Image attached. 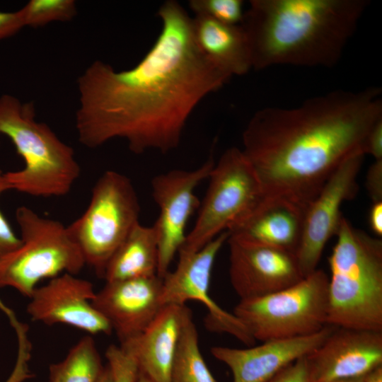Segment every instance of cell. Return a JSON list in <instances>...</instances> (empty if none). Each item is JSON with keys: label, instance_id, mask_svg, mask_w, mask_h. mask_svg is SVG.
I'll list each match as a JSON object with an SVG mask.
<instances>
[{"label": "cell", "instance_id": "cell-1", "mask_svg": "<svg viewBox=\"0 0 382 382\" xmlns=\"http://www.w3.org/2000/svg\"><path fill=\"white\" fill-rule=\"evenodd\" d=\"M157 14L160 33L137 65L117 71L96 60L79 77L76 129L83 146L122 139L137 154L168 153L197 105L231 78L201 52L180 3L166 1Z\"/></svg>", "mask_w": 382, "mask_h": 382}, {"label": "cell", "instance_id": "cell-2", "mask_svg": "<svg viewBox=\"0 0 382 382\" xmlns=\"http://www.w3.org/2000/svg\"><path fill=\"white\" fill-rule=\"evenodd\" d=\"M381 96L375 87L338 90L294 108L255 112L243 132L241 150L265 195L308 206L342 161L363 151L366 135L382 119Z\"/></svg>", "mask_w": 382, "mask_h": 382}, {"label": "cell", "instance_id": "cell-3", "mask_svg": "<svg viewBox=\"0 0 382 382\" xmlns=\"http://www.w3.org/2000/svg\"><path fill=\"white\" fill-rule=\"evenodd\" d=\"M369 4L367 0H250L240 25L253 69L335 65Z\"/></svg>", "mask_w": 382, "mask_h": 382}, {"label": "cell", "instance_id": "cell-4", "mask_svg": "<svg viewBox=\"0 0 382 382\" xmlns=\"http://www.w3.org/2000/svg\"><path fill=\"white\" fill-rule=\"evenodd\" d=\"M328 257L327 325L382 332V241L342 217Z\"/></svg>", "mask_w": 382, "mask_h": 382}, {"label": "cell", "instance_id": "cell-5", "mask_svg": "<svg viewBox=\"0 0 382 382\" xmlns=\"http://www.w3.org/2000/svg\"><path fill=\"white\" fill-rule=\"evenodd\" d=\"M33 102L0 97V134L7 136L22 157L24 166L4 173L9 190L34 197L67 195L79 178L80 166L72 147L44 122L35 120Z\"/></svg>", "mask_w": 382, "mask_h": 382}, {"label": "cell", "instance_id": "cell-6", "mask_svg": "<svg viewBox=\"0 0 382 382\" xmlns=\"http://www.w3.org/2000/svg\"><path fill=\"white\" fill-rule=\"evenodd\" d=\"M16 219L21 245L0 258V287H11L30 297L40 282L64 273L76 274L86 265L67 226L23 206Z\"/></svg>", "mask_w": 382, "mask_h": 382}, {"label": "cell", "instance_id": "cell-7", "mask_svg": "<svg viewBox=\"0 0 382 382\" xmlns=\"http://www.w3.org/2000/svg\"><path fill=\"white\" fill-rule=\"evenodd\" d=\"M328 276L316 270L267 296L240 300L233 313L262 342L313 335L327 325Z\"/></svg>", "mask_w": 382, "mask_h": 382}, {"label": "cell", "instance_id": "cell-8", "mask_svg": "<svg viewBox=\"0 0 382 382\" xmlns=\"http://www.w3.org/2000/svg\"><path fill=\"white\" fill-rule=\"evenodd\" d=\"M140 205L131 180L115 170L95 183L85 212L67 226L86 262L103 277L111 257L139 222Z\"/></svg>", "mask_w": 382, "mask_h": 382}, {"label": "cell", "instance_id": "cell-9", "mask_svg": "<svg viewBox=\"0 0 382 382\" xmlns=\"http://www.w3.org/2000/svg\"><path fill=\"white\" fill-rule=\"evenodd\" d=\"M208 179L197 219L178 253H193L202 248L245 217L265 196L254 168L242 150L236 147L223 153Z\"/></svg>", "mask_w": 382, "mask_h": 382}, {"label": "cell", "instance_id": "cell-10", "mask_svg": "<svg viewBox=\"0 0 382 382\" xmlns=\"http://www.w3.org/2000/svg\"><path fill=\"white\" fill-rule=\"evenodd\" d=\"M228 236L226 231L196 252H179L176 268L162 279L161 301L163 306H184L188 301H199L207 309L205 323L210 330L229 334L251 345L255 341L243 324L233 313L219 306L209 294L214 262Z\"/></svg>", "mask_w": 382, "mask_h": 382}, {"label": "cell", "instance_id": "cell-11", "mask_svg": "<svg viewBox=\"0 0 382 382\" xmlns=\"http://www.w3.org/2000/svg\"><path fill=\"white\" fill-rule=\"evenodd\" d=\"M214 163L210 157L194 170H172L151 180L152 197L159 208L153 226L158 244L157 276L161 279L170 272L172 261L185 241L188 220L200 206L195 190L208 179Z\"/></svg>", "mask_w": 382, "mask_h": 382}, {"label": "cell", "instance_id": "cell-12", "mask_svg": "<svg viewBox=\"0 0 382 382\" xmlns=\"http://www.w3.org/2000/svg\"><path fill=\"white\" fill-rule=\"evenodd\" d=\"M364 156L359 150L343 160L308 204L296 251L303 277L317 270L327 242L336 235L342 217V204L358 191L357 178Z\"/></svg>", "mask_w": 382, "mask_h": 382}, {"label": "cell", "instance_id": "cell-13", "mask_svg": "<svg viewBox=\"0 0 382 382\" xmlns=\"http://www.w3.org/2000/svg\"><path fill=\"white\" fill-rule=\"evenodd\" d=\"M229 278L240 300L267 296L303 278L296 253L228 236Z\"/></svg>", "mask_w": 382, "mask_h": 382}, {"label": "cell", "instance_id": "cell-14", "mask_svg": "<svg viewBox=\"0 0 382 382\" xmlns=\"http://www.w3.org/2000/svg\"><path fill=\"white\" fill-rule=\"evenodd\" d=\"M96 293L88 280L64 273L35 289L27 312L33 320L47 325H67L91 335L110 334L109 323L92 303Z\"/></svg>", "mask_w": 382, "mask_h": 382}, {"label": "cell", "instance_id": "cell-15", "mask_svg": "<svg viewBox=\"0 0 382 382\" xmlns=\"http://www.w3.org/2000/svg\"><path fill=\"white\" fill-rule=\"evenodd\" d=\"M306 359L310 382L365 376L382 365V332L335 327Z\"/></svg>", "mask_w": 382, "mask_h": 382}, {"label": "cell", "instance_id": "cell-16", "mask_svg": "<svg viewBox=\"0 0 382 382\" xmlns=\"http://www.w3.org/2000/svg\"><path fill=\"white\" fill-rule=\"evenodd\" d=\"M162 284L157 275L105 282L92 303L122 343L142 332L163 306Z\"/></svg>", "mask_w": 382, "mask_h": 382}, {"label": "cell", "instance_id": "cell-17", "mask_svg": "<svg viewBox=\"0 0 382 382\" xmlns=\"http://www.w3.org/2000/svg\"><path fill=\"white\" fill-rule=\"evenodd\" d=\"M327 325L311 335L263 342L245 349L215 346L212 356L231 370L232 382H265L320 346L334 330Z\"/></svg>", "mask_w": 382, "mask_h": 382}, {"label": "cell", "instance_id": "cell-18", "mask_svg": "<svg viewBox=\"0 0 382 382\" xmlns=\"http://www.w3.org/2000/svg\"><path fill=\"white\" fill-rule=\"evenodd\" d=\"M190 311L185 305H164L142 332L120 343L136 361L139 374L154 382H170L173 362Z\"/></svg>", "mask_w": 382, "mask_h": 382}, {"label": "cell", "instance_id": "cell-19", "mask_svg": "<svg viewBox=\"0 0 382 382\" xmlns=\"http://www.w3.org/2000/svg\"><path fill=\"white\" fill-rule=\"evenodd\" d=\"M308 206L282 195H265L258 204L227 231L230 236L270 245L296 253Z\"/></svg>", "mask_w": 382, "mask_h": 382}, {"label": "cell", "instance_id": "cell-20", "mask_svg": "<svg viewBox=\"0 0 382 382\" xmlns=\"http://www.w3.org/2000/svg\"><path fill=\"white\" fill-rule=\"evenodd\" d=\"M192 28L195 42L204 55L231 77L244 75L253 69L248 40L241 25L225 24L194 15Z\"/></svg>", "mask_w": 382, "mask_h": 382}, {"label": "cell", "instance_id": "cell-21", "mask_svg": "<svg viewBox=\"0 0 382 382\" xmlns=\"http://www.w3.org/2000/svg\"><path fill=\"white\" fill-rule=\"evenodd\" d=\"M158 244L154 226L137 223L108 262L103 275L113 282L157 275Z\"/></svg>", "mask_w": 382, "mask_h": 382}, {"label": "cell", "instance_id": "cell-22", "mask_svg": "<svg viewBox=\"0 0 382 382\" xmlns=\"http://www.w3.org/2000/svg\"><path fill=\"white\" fill-rule=\"evenodd\" d=\"M170 382H216L201 354L191 311L183 327L171 368Z\"/></svg>", "mask_w": 382, "mask_h": 382}, {"label": "cell", "instance_id": "cell-23", "mask_svg": "<svg viewBox=\"0 0 382 382\" xmlns=\"http://www.w3.org/2000/svg\"><path fill=\"white\" fill-rule=\"evenodd\" d=\"M104 366L93 339L82 337L62 361L50 366V381L96 382Z\"/></svg>", "mask_w": 382, "mask_h": 382}, {"label": "cell", "instance_id": "cell-24", "mask_svg": "<svg viewBox=\"0 0 382 382\" xmlns=\"http://www.w3.org/2000/svg\"><path fill=\"white\" fill-rule=\"evenodd\" d=\"M22 9L25 25L35 28L70 21L77 13L74 0H30Z\"/></svg>", "mask_w": 382, "mask_h": 382}, {"label": "cell", "instance_id": "cell-25", "mask_svg": "<svg viewBox=\"0 0 382 382\" xmlns=\"http://www.w3.org/2000/svg\"><path fill=\"white\" fill-rule=\"evenodd\" d=\"M188 5L195 15L228 25H240L245 12L242 0H190Z\"/></svg>", "mask_w": 382, "mask_h": 382}, {"label": "cell", "instance_id": "cell-26", "mask_svg": "<svg viewBox=\"0 0 382 382\" xmlns=\"http://www.w3.org/2000/svg\"><path fill=\"white\" fill-rule=\"evenodd\" d=\"M113 382H135L139 369L134 359L120 345H112L105 352Z\"/></svg>", "mask_w": 382, "mask_h": 382}, {"label": "cell", "instance_id": "cell-27", "mask_svg": "<svg viewBox=\"0 0 382 382\" xmlns=\"http://www.w3.org/2000/svg\"><path fill=\"white\" fill-rule=\"evenodd\" d=\"M9 190L4 173L0 169V195ZM21 244V238L13 231L2 212L0 211V258L18 248Z\"/></svg>", "mask_w": 382, "mask_h": 382}, {"label": "cell", "instance_id": "cell-28", "mask_svg": "<svg viewBox=\"0 0 382 382\" xmlns=\"http://www.w3.org/2000/svg\"><path fill=\"white\" fill-rule=\"evenodd\" d=\"M265 382H310L306 356L287 365Z\"/></svg>", "mask_w": 382, "mask_h": 382}, {"label": "cell", "instance_id": "cell-29", "mask_svg": "<svg viewBox=\"0 0 382 382\" xmlns=\"http://www.w3.org/2000/svg\"><path fill=\"white\" fill-rule=\"evenodd\" d=\"M365 185L373 203L382 202V160H376L370 166Z\"/></svg>", "mask_w": 382, "mask_h": 382}, {"label": "cell", "instance_id": "cell-30", "mask_svg": "<svg viewBox=\"0 0 382 382\" xmlns=\"http://www.w3.org/2000/svg\"><path fill=\"white\" fill-rule=\"evenodd\" d=\"M25 26L22 8L14 12L0 11V40L15 35Z\"/></svg>", "mask_w": 382, "mask_h": 382}, {"label": "cell", "instance_id": "cell-31", "mask_svg": "<svg viewBox=\"0 0 382 382\" xmlns=\"http://www.w3.org/2000/svg\"><path fill=\"white\" fill-rule=\"evenodd\" d=\"M364 154H369L376 160H382V119L379 120L366 135L363 146Z\"/></svg>", "mask_w": 382, "mask_h": 382}, {"label": "cell", "instance_id": "cell-32", "mask_svg": "<svg viewBox=\"0 0 382 382\" xmlns=\"http://www.w3.org/2000/svg\"><path fill=\"white\" fill-rule=\"evenodd\" d=\"M369 224L377 236H382V202H374L369 212Z\"/></svg>", "mask_w": 382, "mask_h": 382}, {"label": "cell", "instance_id": "cell-33", "mask_svg": "<svg viewBox=\"0 0 382 382\" xmlns=\"http://www.w3.org/2000/svg\"><path fill=\"white\" fill-rule=\"evenodd\" d=\"M0 309L7 316L13 327L17 332L18 336H21L26 332V329L24 325L21 323L16 318L14 313L0 299Z\"/></svg>", "mask_w": 382, "mask_h": 382}, {"label": "cell", "instance_id": "cell-34", "mask_svg": "<svg viewBox=\"0 0 382 382\" xmlns=\"http://www.w3.org/2000/svg\"><path fill=\"white\" fill-rule=\"evenodd\" d=\"M364 382H382V365L366 374Z\"/></svg>", "mask_w": 382, "mask_h": 382}, {"label": "cell", "instance_id": "cell-35", "mask_svg": "<svg viewBox=\"0 0 382 382\" xmlns=\"http://www.w3.org/2000/svg\"><path fill=\"white\" fill-rule=\"evenodd\" d=\"M96 382H113L110 370L108 366L104 368Z\"/></svg>", "mask_w": 382, "mask_h": 382}, {"label": "cell", "instance_id": "cell-36", "mask_svg": "<svg viewBox=\"0 0 382 382\" xmlns=\"http://www.w3.org/2000/svg\"><path fill=\"white\" fill-rule=\"evenodd\" d=\"M364 376H365L354 377V378H340V379L330 381L328 382H364Z\"/></svg>", "mask_w": 382, "mask_h": 382}, {"label": "cell", "instance_id": "cell-37", "mask_svg": "<svg viewBox=\"0 0 382 382\" xmlns=\"http://www.w3.org/2000/svg\"><path fill=\"white\" fill-rule=\"evenodd\" d=\"M135 382H154V381H152L147 377L139 374V376Z\"/></svg>", "mask_w": 382, "mask_h": 382}, {"label": "cell", "instance_id": "cell-38", "mask_svg": "<svg viewBox=\"0 0 382 382\" xmlns=\"http://www.w3.org/2000/svg\"><path fill=\"white\" fill-rule=\"evenodd\" d=\"M50 382H55V381H50Z\"/></svg>", "mask_w": 382, "mask_h": 382}]
</instances>
